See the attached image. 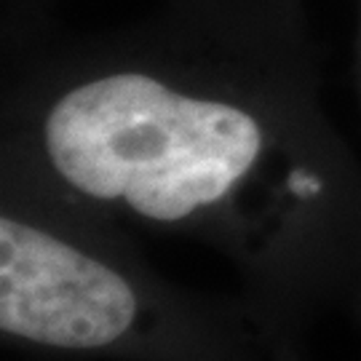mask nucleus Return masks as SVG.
I'll return each mask as SVG.
<instances>
[{
	"instance_id": "1",
	"label": "nucleus",
	"mask_w": 361,
	"mask_h": 361,
	"mask_svg": "<svg viewBox=\"0 0 361 361\" xmlns=\"http://www.w3.org/2000/svg\"><path fill=\"white\" fill-rule=\"evenodd\" d=\"M137 297L102 259L19 214L0 217V329L54 348H102L131 326Z\"/></svg>"
},
{
	"instance_id": "2",
	"label": "nucleus",
	"mask_w": 361,
	"mask_h": 361,
	"mask_svg": "<svg viewBox=\"0 0 361 361\" xmlns=\"http://www.w3.org/2000/svg\"><path fill=\"white\" fill-rule=\"evenodd\" d=\"M353 70L361 83V0H356V40H353Z\"/></svg>"
},
{
	"instance_id": "3",
	"label": "nucleus",
	"mask_w": 361,
	"mask_h": 361,
	"mask_svg": "<svg viewBox=\"0 0 361 361\" xmlns=\"http://www.w3.org/2000/svg\"><path fill=\"white\" fill-rule=\"evenodd\" d=\"M11 3V13H22L32 6V0H8Z\"/></svg>"
}]
</instances>
